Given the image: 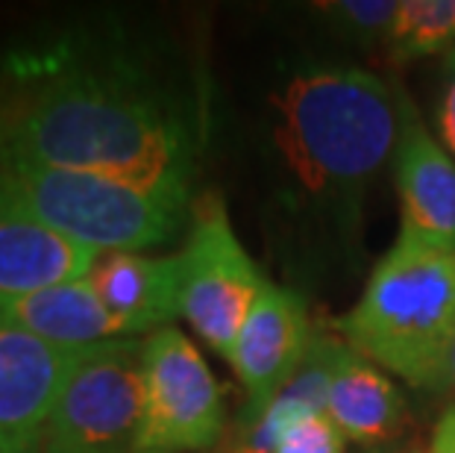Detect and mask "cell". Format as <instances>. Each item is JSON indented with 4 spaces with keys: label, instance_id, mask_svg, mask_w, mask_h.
Instances as JSON below:
<instances>
[{
    "label": "cell",
    "instance_id": "1",
    "mask_svg": "<svg viewBox=\"0 0 455 453\" xmlns=\"http://www.w3.org/2000/svg\"><path fill=\"white\" fill-rule=\"evenodd\" d=\"M0 159L76 171L188 200L191 139L168 103L124 65L21 60L0 98Z\"/></svg>",
    "mask_w": 455,
    "mask_h": 453
},
{
    "label": "cell",
    "instance_id": "2",
    "mask_svg": "<svg viewBox=\"0 0 455 453\" xmlns=\"http://www.w3.org/2000/svg\"><path fill=\"white\" fill-rule=\"evenodd\" d=\"M405 103L364 69L315 65L276 94V144L312 195L362 189L396 153Z\"/></svg>",
    "mask_w": 455,
    "mask_h": 453
},
{
    "label": "cell",
    "instance_id": "3",
    "mask_svg": "<svg viewBox=\"0 0 455 453\" xmlns=\"http://www.w3.org/2000/svg\"><path fill=\"white\" fill-rule=\"evenodd\" d=\"M338 330L367 362L443 392L455 342V250L403 230Z\"/></svg>",
    "mask_w": 455,
    "mask_h": 453
},
{
    "label": "cell",
    "instance_id": "4",
    "mask_svg": "<svg viewBox=\"0 0 455 453\" xmlns=\"http://www.w3.org/2000/svg\"><path fill=\"white\" fill-rule=\"evenodd\" d=\"M0 189L27 212L98 254H139L177 236L188 200L76 171L0 159Z\"/></svg>",
    "mask_w": 455,
    "mask_h": 453
},
{
    "label": "cell",
    "instance_id": "5",
    "mask_svg": "<svg viewBox=\"0 0 455 453\" xmlns=\"http://www.w3.org/2000/svg\"><path fill=\"white\" fill-rule=\"evenodd\" d=\"M144 342L112 339L80 353L38 453H135L144 416Z\"/></svg>",
    "mask_w": 455,
    "mask_h": 453
},
{
    "label": "cell",
    "instance_id": "6",
    "mask_svg": "<svg viewBox=\"0 0 455 453\" xmlns=\"http://www.w3.org/2000/svg\"><path fill=\"white\" fill-rule=\"evenodd\" d=\"M177 259L182 315L209 348L229 356L267 279L241 247L220 198L206 195L197 204L191 236Z\"/></svg>",
    "mask_w": 455,
    "mask_h": 453
},
{
    "label": "cell",
    "instance_id": "7",
    "mask_svg": "<svg viewBox=\"0 0 455 453\" xmlns=\"http://www.w3.org/2000/svg\"><path fill=\"white\" fill-rule=\"evenodd\" d=\"M144 416L135 453H188L215 445L224 427V392L177 327L144 342Z\"/></svg>",
    "mask_w": 455,
    "mask_h": 453
},
{
    "label": "cell",
    "instance_id": "8",
    "mask_svg": "<svg viewBox=\"0 0 455 453\" xmlns=\"http://www.w3.org/2000/svg\"><path fill=\"white\" fill-rule=\"evenodd\" d=\"M315 333L299 295L267 283L227 356L250 394L247 424L270 407L312 351Z\"/></svg>",
    "mask_w": 455,
    "mask_h": 453
},
{
    "label": "cell",
    "instance_id": "9",
    "mask_svg": "<svg viewBox=\"0 0 455 453\" xmlns=\"http://www.w3.org/2000/svg\"><path fill=\"white\" fill-rule=\"evenodd\" d=\"M83 351L60 348L0 321V441L33 453Z\"/></svg>",
    "mask_w": 455,
    "mask_h": 453
},
{
    "label": "cell",
    "instance_id": "10",
    "mask_svg": "<svg viewBox=\"0 0 455 453\" xmlns=\"http://www.w3.org/2000/svg\"><path fill=\"white\" fill-rule=\"evenodd\" d=\"M94 263L98 250L56 233L0 189V301L85 279Z\"/></svg>",
    "mask_w": 455,
    "mask_h": 453
},
{
    "label": "cell",
    "instance_id": "11",
    "mask_svg": "<svg viewBox=\"0 0 455 453\" xmlns=\"http://www.w3.org/2000/svg\"><path fill=\"white\" fill-rule=\"evenodd\" d=\"M396 191L405 233L455 250V162L426 133L409 103L396 142Z\"/></svg>",
    "mask_w": 455,
    "mask_h": 453
},
{
    "label": "cell",
    "instance_id": "12",
    "mask_svg": "<svg viewBox=\"0 0 455 453\" xmlns=\"http://www.w3.org/2000/svg\"><path fill=\"white\" fill-rule=\"evenodd\" d=\"M100 303L118 318L124 333L162 330L182 315L180 259L141 254H103L89 274Z\"/></svg>",
    "mask_w": 455,
    "mask_h": 453
},
{
    "label": "cell",
    "instance_id": "13",
    "mask_svg": "<svg viewBox=\"0 0 455 453\" xmlns=\"http://www.w3.org/2000/svg\"><path fill=\"white\" fill-rule=\"evenodd\" d=\"M0 321H9L60 348L85 351L112 339H130L118 318L100 303L89 277L42 292L0 301Z\"/></svg>",
    "mask_w": 455,
    "mask_h": 453
},
{
    "label": "cell",
    "instance_id": "14",
    "mask_svg": "<svg viewBox=\"0 0 455 453\" xmlns=\"http://www.w3.org/2000/svg\"><path fill=\"white\" fill-rule=\"evenodd\" d=\"M326 416L347 439L364 448H376L400 433L405 421V400L373 362H367L347 344L329 389Z\"/></svg>",
    "mask_w": 455,
    "mask_h": 453
},
{
    "label": "cell",
    "instance_id": "15",
    "mask_svg": "<svg viewBox=\"0 0 455 453\" xmlns=\"http://www.w3.org/2000/svg\"><path fill=\"white\" fill-rule=\"evenodd\" d=\"M388 42L400 60L450 51L455 47V0H405V4H396Z\"/></svg>",
    "mask_w": 455,
    "mask_h": 453
},
{
    "label": "cell",
    "instance_id": "16",
    "mask_svg": "<svg viewBox=\"0 0 455 453\" xmlns=\"http://www.w3.org/2000/svg\"><path fill=\"white\" fill-rule=\"evenodd\" d=\"M315 9L335 24L338 33L362 44L391 38L396 18V4L391 0H338V4H317Z\"/></svg>",
    "mask_w": 455,
    "mask_h": 453
},
{
    "label": "cell",
    "instance_id": "17",
    "mask_svg": "<svg viewBox=\"0 0 455 453\" xmlns=\"http://www.w3.org/2000/svg\"><path fill=\"white\" fill-rule=\"evenodd\" d=\"M347 436L326 412H312L294 421L276 441L274 453H344Z\"/></svg>",
    "mask_w": 455,
    "mask_h": 453
},
{
    "label": "cell",
    "instance_id": "18",
    "mask_svg": "<svg viewBox=\"0 0 455 453\" xmlns=\"http://www.w3.org/2000/svg\"><path fill=\"white\" fill-rule=\"evenodd\" d=\"M438 124H441V136L447 142V148L455 153V56L452 53H450V65H447V89H443Z\"/></svg>",
    "mask_w": 455,
    "mask_h": 453
},
{
    "label": "cell",
    "instance_id": "19",
    "mask_svg": "<svg viewBox=\"0 0 455 453\" xmlns=\"http://www.w3.org/2000/svg\"><path fill=\"white\" fill-rule=\"evenodd\" d=\"M429 453H455V407H450L435 424Z\"/></svg>",
    "mask_w": 455,
    "mask_h": 453
},
{
    "label": "cell",
    "instance_id": "20",
    "mask_svg": "<svg viewBox=\"0 0 455 453\" xmlns=\"http://www.w3.org/2000/svg\"><path fill=\"white\" fill-rule=\"evenodd\" d=\"M447 389L455 394V342H452V353H450V371H447Z\"/></svg>",
    "mask_w": 455,
    "mask_h": 453
},
{
    "label": "cell",
    "instance_id": "21",
    "mask_svg": "<svg viewBox=\"0 0 455 453\" xmlns=\"http://www.w3.org/2000/svg\"><path fill=\"white\" fill-rule=\"evenodd\" d=\"M0 453H21V450H15V448H9V445H4V441H0Z\"/></svg>",
    "mask_w": 455,
    "mask_h": 453
},
{
    "label": "cell",
    "instance_id": "22",
    "mask_svg": "<svg viewBox=\"0 0 455 453\" xmlns=\"http://www.w3.org/2000/svg\"><path fill=\"white\" fill-rule=\"evenodd\" d=\"M452 56H455V47H452Z\"/></svg>",
    "mask_w": 455,
    "mask_h": 453
},
{
    "label": "cell",
    "instance_id": "23",
    "mask_svg": "<svg viewBox=\"0 0 455 453\" xmlns=\"http://www.w3.org/2000/svg\"><path fill=\"white\" fill-rule=\"evenodd\" d=\"M411 453H420V450H411Z\"/></svg>",
    "mask_w": 455,
    "mask_h": 453
},
{
    "label": "cell",
    "instance_id": "24",
    "mask_svg": "<svg viewBox=\"0 0 455 453\" xmlns=\"http://www.w3.org/2000/svg\"><path fill=\"white\" fill-rule=\"evenodd\" d=\"M33 453H38V450H36V448H33Z\"/></svg>",
    "mask_w": 455,
    "mask_h": 453
}]
</instances>
